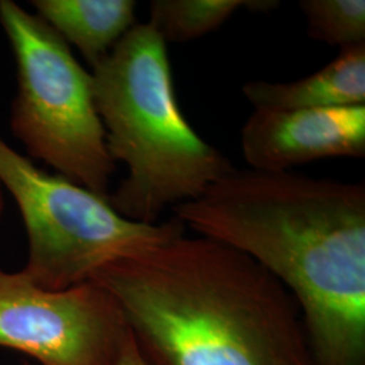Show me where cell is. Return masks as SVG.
I'll list each match as a JSON object with an SVG mask.
<instances>
[{
    "label": "cell",
    "instance_id": "obj_13",
    "mask_svg": "<svg viewBox=\"0 0 365 365\" xmlns=\"http://www.w3.org/2000/svg\"><path fill=\"white\" fill-rule=\"evenodd\" d=\"M3 185H1V182H0V218H1V214H3V211H4V196H3Z\"/></svg>",
    "mask_w": 365,
    "mask_h": 365
},
{
    "label": "cell",
    "instance_id": "obj_9",
    "mask_svg": "<svg viewBox=\"0 0 365 365\" xmlns=\"http://www.w3.org/2000/svg\"><path fill=\"white\" fill-rule=\"evenodd\" d=\"M31 6L66 43L78 48L91 69L135 25L133 0H33Z\"/></svg>",
    "mask_w": 365,
    "mask_h": 365
},
{
    "label": "cell",
    "instance_id": "obj_4",
    "mask_svg": "<svg viewBox=\"0 0 365 365\" xmlns=\"http://www.w3.org/2000/svg\"><path fill=\"white\" fill-rule=\"evenodd\" d=\"M0 25L11 45L18 91L10 128L31 158L68 180L108 197L117 163L95 107L91 72L37 14L0 0Z\"/></svg>",
    "mask_w": 365,
    "mask_h": 365
},
{
    "label": "cell",
    "instance_id": "obj_7",
    "mask_svg": "<svg viewBox=\"0 0 365 365\" xmlns=\"http://www.w3.org/2000/svg\"><path fill=\"white\" fill-rule=\"evenodd\" d=\"M250 170L284 172L331 157H365V106L255 110L241 129Z\"/></svg>",
    "mask_w": 365,
    "mask_h": 365
},
{
    "label": "cell",
    "instance_id": "obj_10",
    "mask_svg": "<svg viewBox=\"0 0 365 365\" xmlns=\"http://www.w3.org/2000/svg\"><path fill=\"white\" fill-rule=\"evenodd\" d=\"M252 0H153L148 24L165 43H184L218 30Z\"/></svg>",
    "mask_w": 365,
    "mask_h": 365
},
{
    "label": "cell",
    "instance_id": "obj_5",
    "mask_svg": "<svg viewBox=\"0 0 365 365\" xmlns=\"http://www.w3.org/2000/svg\"><path fill=\"white\" fill-rule=\"evenodd\" d=\"M0 182L18 205L29 257L21 271L37 287L60 291L88 282L106 265L134 257L187 227L178 218L141 223L122 217L108 197L49 175L0 137Z\"/></svg>",
    "mask_w": 365,
    "mask_h": 365
},
{
    "label": "cell",
    "instance_id": "obj_6",
    "mask_svg": "<svg viewBox=\"0 0 365 365\" xmlns=\"http://www.w3.org/2000/svg\"><path fill=\"white\" fill-rule=\"evenodd\" d=\"M129 331L115 299L92 280L51 291L0 269V346L41 365H113Z\"/></svg>",
    "mask_w": 365,
    "mask_h": 365
},
{
    "label": "cell",
    "instance_id": "obj_12",
    "mask_svg": "<svg viewBox=\"0 0 365 365\" xmlns=\"http://www.w3.org/2000/svg\"><path fill=\"white\" fill-rule=\"evenodd\" d=\"M113 365H149L140 348L137 346L130 331L123 342V346L118 354L117 360Z\"/></svg>",
    "mask_w": 365,
    "mask_h": 365
},
{
    "label": "cell",
    "instance_id": "obj_3",
    "mask_svg": "<svg viewBox=\"0 0 365 365\" xmlns=\"http://www.w3.org/2000/svg\"><path fill=\"white\" fill-rule=\"evenodd\" d=\"M91 76L107 150L128 168L108 194L122 217L157 223L167 207L194 200L235 170L182 115L167 43L148 22L131 27Z\"/></svg>",
    "mask_w": 365,
    "mask_h": 365
},
{
    "label": "cell",
    "instance_id": "obj_8",
    "mask_svg": "<svg viewBox=\"0 0 365 365\" xmlns=\"http://www.w3.org/2000/svg\"><path fill=\"white\" fill-rule=\"evenodd\" d=\"M242 93L255 110L365 106V43L341 49L327 66L294 81H249Z\"/></svg>",
    "mask_w": 365,
    "mask_h": 365
},
{
    "label": "cell",
    "instance_id": "obj_1",
    "mask_svg": "<svg viewBox=\"0 0 365 365\" xmlns=\"http://www.w3.org/2000/svg\"><path fill=\"white\" fill-rule=\"evenodd\" d=\"M175 212L287 289L315 365H365L364 182L235 170Z\"/></svg>",
    "mask_w": 365,
    "mask_h": 365
},
{
    "label": "cell",
    "instance_id": "obj_2",
    "mask_svg": "<svg viewBox=\"0 0 365 365\" xmlns=\"http://www.w3.org/2000/svg\"><path fill=\"white\" fill-rule=\"evenodd\" d=\"M90 280L115 299L149 365H315L291 294L210 238L178 235Z\"/></svg>",
    "mask_w": 365,
    "mask_h": 365
},
{
    "label": "cell",
    "instance_id": "obj_11",
    "mask_svg": "<svg viewBox=\"0 0 365 365\" xmlns=\"http://www.w3.org/2000/svg\"><path fill=\"white\" fill-rule=\"evenodd\" d=\"M312 38L339 49L365 43L364 0H302Z\"/></svg>",
    "mask_w": 365,
    "mask_h": 365
}]
</instances>
